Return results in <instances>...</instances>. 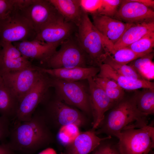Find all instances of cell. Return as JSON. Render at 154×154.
Segmentation results:
<instances>
[{
    "mask_svg": "<svg viewBox=\"0 0 154 154\" xmlns=\"http://www.w3.org/2000/svg\"><path fill=\"white\" fill-rule=\"evenodd\" d=\"M7 143L17 154H34L48 145L53 137L41 112L36 110L30 119L15 121L11 125Z\"/></svg>",
    "mask_w": 154,
    "mask_h": 154,
    "instance_id": "cell-1",
    "label": "cell"
},
{
    "mask_svg": "<svg viewBox=\"0 0 154 154\" xmlns=\"http://www.w3.org/2000/svg\"><path fill=\"white\" fill-rule=\"evenodd\" d=\"M108 112L95 131L97 135L105 133L116 137L124 129L148 125V116L138 110L134 95L125 96Z\"/></svg>",
    "mask_w": 154,
    "mask_h": 154,
    "instance_id": "cell-2",
    "label": "cell"
},
{
    "mask_svg": "<svg viewBox=\"0 0 154 154\" xmlns=\"http://www.w3.org/2000/svg\"><path fill=\"white\" fill-rule=\"evenodd\" d=\"M77 27L75 37L85 55L88 65L99 67L110 54L105 47L101 34L94 27L88 14L84 12Z\"/></svg>",
    "mask_w": 154,
    "mask_h": 154,
    "instance_id": "cell-3",
    "label": "cell"
},
{
    "mask_svg": "<svg viewBox=\"0 0 154 154\" xmlns=\"http://www.w3.org/2000/svg\"><path fill=\"white\" fill-rule=\"evenodd\" d=\"M121 154H150L154 147V128L147 125L123 130L116 137Z\"/></svg>",
    "mask_w": 154,
    "mask_h": 154,
    "instance_id": "cell-4",
    "label": "cell"
},
{
    "mask_svg": "<svg viewBox=\"0 0 154 154\" xmlns=\"http://www.w3.org/2000/svg\"><path fill=\"white\" fill-rule=\"evenodd\" d=\"M37 35L34 28L19 7L0 18V44L31 41L35 39Z\"/></svg>",
    "mask_w": 154,
    "mask_h": 154,
    "instance_id": "cell-5",
    "label": "cell"
},
{
    "mask_svg": "<svg viewBox=\"0 0 154 154\" xmlns=\"http://www.w3.org/2000/svg\"><path fill=\"white\" fill-rule=\"evenodd\" d=\"M48 99L42 103L46 106L44 111L42 112L50 128L71 124L78 127L86 125L87 119L81 112L57 97L49 101Z\"/></svg>",
    "mask_w": 154,
    "mask_h": 154,
    "instance_id": "cell-6",
    "label": "cell"
},
{
    "mask_svg": "<svg viewBox=\"0 0 154 154\" xmlns=\"http://www.w3.org/2000/svg\"><path fill=\"white\" fill-rule=\"evenodd\" d=\"M56 97L66 104L92 115L89 90L80 82H68L51 77Z\"/></svg>",
    "mask_w": 154,
    "mask_h": 154,
    "instance_id": "cell-7",
    "label": "cell"
},
{
    "mask_svg": "<svg viewBox=\"0 0 154 154\" xmlns=\"http://www.w3.org/2000/svg\"><path fill=\"white\" fill-rule=\"evenodd\" d=\"M56 51L44 63L50 69L70 68L89 67L85 55L76 37H72L60 44Z\"/></svg>",
    "mask_w": 154,
    "mask_h": 154,
    "instance_id": "cell-8",
    "label": "cell"
},
{
    "mask_svg": "<svg viewBox=\"0 0 154 154\" xmlns=\"http://www.w3.org/2000/svg\"><path fill=\"white\" fill-rule=\"evenodd\" d=\"M51 87L50 77L42 72L34 86L19 102L15 121L30 119L38 106L48 98L49 89Z\"/></svg>",
    "mask_w": 154,
    "mask_h": 154,
    "instance_id": "cell-9",
    "label": "cell"
},
{
    "mask_svg": "<svg viewBox=\"0 0 154 154\" xmlns=\"http://www.w3.org/2000/svg\"><path fill=\"white\" fill-rule=\"evenodd\" d=\"M20 9L37 35L43 27L61 16L49 0H25Z\"/></svg>",
    "mask_w": 154,
    "mask_h": 154,
    "instance_id": "cell-10",
    "label": "cell"
},
{
    "mask_svg": "<svg viewBox=\"0 0 154 154\" xmlns=\"http://www.w3.org/2000/svg\"><path fill=\"white\" fill-rule=\"evenodd\" d=\"M42 72L31 67L0 74L3 80L19 103L34 86Z\"/></svg>",
    "mask_w": 154,
    "mask_h": 154,
    "instance_id": "cell-11",
    "label": "cell"
},
{
    "mask_svg": "<svg viewBox=\"0 0 154 154\" xmlns=\"http://www.w3.org/2000/svg\"><path fill=\"white\" fill-rule=\"evenodd\" d=\"M76 27L73 23L66 21L60 16L41 29L35 40L59 45L72 37Z\"/></svg>",
    "mask_w": 154,
    "mask_h": 154,
    "instance_id": "cell-12",
    "label": "cell"
},
{
    "mask_svg": "<svg viewBox=\"0 0 154 154\" xmlns=\"http://www.w3.org/2000/svg\"><path fill=\"white\" fill-rule=\"evenodd\" d=\"M93 117L92 129L98 128L105 114L115 105L104 91L94 80L93 78L87 79Z\"/></svg>",
    "mask_w": 154,
    "mask_h": 154,
    "instance_id": "cell-13",
    "label": "cell"
},
{
    "mask_svg": "<svg viewBox=\"0 0 154 154\" xmlns=\"http://www.w3.org/2000/svg\"><path fill=\"white\" fill-rule=\"evenodd\" d=\"M115 16L131 24L154 21V11L133 0H122Z\"/></svg>",
    "mask_w": 154,
    "mask_h": 154,
    "instance_id": "cell-14",
    "label": "cell"
},
{
    "mask_svg": "<svg viewBox=\"0 0 154 154\" xmlns=\"http://www.w3.org/2000/svg\"><path fill=\"white\" fill-rule=\"evenodd\" d=\"M0 74L19 71L31 67L33 65L24 57L12 43L0 44Z\"/></svg>",
    "mask_w": 154,
    "mask_h": 154,
    "instance_id": "cell-15",
    "label": "cell"
},
{
    "mask_svg": "<svg viewBox=\"0 0 154 154\" xmlns=\"http://www.w3.org/2000/svg\"><path fill=\"white\" fill-rule=\"evenodd\" d=\"M92 15V23L96 28L114 44L119 39L125 31L133 24L97 13Z\"/></svg>",
    "mask_w": 154,
    "mask_h": 154,
    "instance_id": "cell-16",
    "label": "cell"
},
{
    "mask_svg": "<svg viewBox=\"0 0 154 154\" xmlns=\"http://www.w3.org/2000/svg\"><path fill=\"white\" fill-rule=\"evenodd\" d=\"M24 57L45 63L56 50L58 44L48 43L37 40L13 43Z\"/></svg>",
    "mask_w": 154,
    "mask_h": 154,
    "instance_id": "cell-17",
    "label": "cell"
},
{
    "mask_svg": "<svg viewBox=\"0 0 154 154\" xmlns=\"http://www.w3.org/2000/svg\"><path fill=\"white\" fill-rule=\"evenodd\" d=\"M37 70L50 77L68 82H75L93 78L98 73V67H76L70 68L50 69L34 66Z\"/></svg>",
    "mask_w": 154,
    "mask_h": 154,
    "instance_id": "cell-18",
    "label": "cell"
},
{
    "mask_svg": "<svg viewBox=\"0 0 154 154\" xmlns=\"http://www.w3.org/2000/svg\"><path fill=\"white\" fill-rule=\"evenodd\" d=\"M112 138L110 136L100 137L93 129L79 133L71 143L66 145L64 154H89L103 141Z\"/></svg>",
    "mask_w": 154,
    "mask_h": 154,
    "instance_id": "cell-19",
    "label": "cell"
},
{
    "mask_svg": "<svg viewBox=\"0 0 154 154\" xmlns=\"http://www.w3.org/2000/svg\"><path fill=\"white\" fill-rule=\"evenodd\" d=\"M99 68L100 71L96 76L112 80L124 90H133L140 88H154L153 82L144 79H135L122 75L106 64H102Z\"/></svg>",
    "mask_w": 154,
    "mask_h": 154,
    "instance_id": "cell-20",
    "label": "cell"
},
{
    "mask_svg": "<svg viewBox=\"0 0 154 154\" xmlns=\"http://www.w3.org/2000/svg\"><path fill=\"white\" fill-rule=\"evenodd\" d=\"M154 31V21L132 25L114 44L113 53L117 50L128 47L146 34Z\"/></svg>",
    "mask_w": 154,
    "mask_h": 154,
    "instance_id": "cell-21",
    "label": "cell"
},
{
    "mask_svg": "<svg viewBox=\"0 0 154 154\" xmlns=\"http://www.w3.org/2000/svg\"><path fill=\"white\" fill-rule=\"evenodd\" d=\"M49 1L65 21L72 22L77 26L83 13L80 6V0Z\"/></svg>",
    "mask_w": 154,
    "mask_h": 154,
    "instance_id": "cell-22",
    "label": "cell"
},
{
    "mask_svg": "<svg viewBox=\"0 0 154 154\" xmlns=\"http://www.w3.org/2000/svg\"><path fill=\"white\" fill-rule=\"evenodd\" d=\"M19 102L5 84L0 74V115L15 120Z\"/></svg>",
    "mask_w": 154,
    "mask_h": 154,
    "instance_id": "cell-23",
    "label": "cell"
},
{
    "mask_svg": "<svg viewBox=\"0 0 154 154\" xmlns=\"http://www.w3.org/2000/svg\"><path fill=\"white\" fill-rule=\"evenodd\" d=\"M93 79L115 104L125 97L124 90L114 81L106 78L96 76Z\"/></svg>",
    "mask_w": 154,
    "mask_h": 154,
    "instance_id": "cell-24",
    "label": "cell"
},
{
    "mask_svg": "<svg viewBox=\"0 0 154 154\" xmlns=\"http://www.w3.org/2000/svg\"><path fill=\"white\" fill-rule=\"evenodd\" d=\"M138 110L147 116L154 114V88H144L134 94Z\"/></svg>",
    "mask_w": 154,
    "mask_h": 154,
    "instance_id": "cell-25",
    "label": "cell"
},
{
    "mask_svg": "<svg viewBox=\"0 0 154 154\" xmlns=\"http://www.w3.org/2000/svg\"><path fill=\"white\" fill-rule=\"evenodd\" d=\"M153 57V54L151 52L133 61L129 65L144 79L150 81L154 79Z\"/></svg>",
    "mask_w": 154,
    "mask_h": 154,
    "instance_id": "cell-26",
    "label": "cell"
},
{
    "mask_svg": "<svg viewBox=\"0 0 154 154\" xmlns=\"http://www.w3.org/2000/svg\"><path fill=\"white\" fill-rule=\"evenodd\" d=\"M154 46V31L149 33L127 47L143 56L152 52Z\"/></svg>",
    "mask_w": 154,
    "mask_h": 154,
    "instance_id": "cell-27",
    "label": "cell"
},
{
    "mask_svg": "<svg viewBox=\"0 0 154 154\" xmlns=\"http://www.w3.org/2000/svg\"><path fill=\"white\" fill-rule=\"evenodd\" d=\"M103 63L109 65L122 75L135 79H144L132 67L129 65L117 63L113 59L110 54L108 55Z\"/></svg>",
    "mask_w": 154,
    "mask_h": 154,
    "instance_id": "cell-28",
    "label": "cell"
},
{
    "mask_svg": "<svg viewBox=\"0 0 154 154\" xmlns=\"http://www.w3.org/2000/svg\"><path fill=\"white\" fill-rule=\"evenodd\" d=\"M111 55L116 62L123 64H127L143 56L135 53L127 47L115 51Z\"/></svg>",
    "mask_w": 154,
    "mask_h": 154,
    "instance_id": "cell-29",
    "label": "cell"
},
{
    "mask_svg": "<svg viewBox=\"0 0 154 154\" xmlns=\"http://www.w3.org/2000/svg\"><path fill=\"white\" fill-rule=\"evenodd\" d=\"M122 1L120 0H102L96 13L112 17L115 16Z\"/></svg>",
    "mask_w": 154,
    "mask_h": 154,
    "instance_id": "cell-30",
    "label": "cell"
},
{
    "mask_svg": "<svg viewBox=\"0 0 154 154\" xmlns=\"http://www.w3.org/2000/svg\"><path fill=\"white\" fill-rule=\"evenodd\" d=\"M77 126L73 124L61 127L58 134V138L60 141L64 139L61 142L67 145L71 143L79 133L78 132Z\"/></svg>",
    "mask_w": 154,
    "mask_h": 154,
    "instance_id": "cell-31",
    "label": "cell"
},
{
    "mask_svg": "<svg viewBox=\"0 0 154 154\" xmlns=\"http://www.w3.org/2000/svg\"><path fill=\"white\" fill-rule=\"evenodd\" d=\"M111 138L102 141L91 154H121L117 143L110 140Z\"/></svg>",
    "mask_w": 154,
    "mask_h": 154,
    "instance_id": "cell-32",
    "label": "cell"
},
{
    "mask_svg": "<svg viewBox=\"0 0 154 154\" xmlns=\"http://www.w3.org/2000/svg\"><path fill=\"white\" fill-rule=\"evenodd\" d=\"M11 120L0 115V142L1 143H7L11 127Z\"/></svg>",
    "mask_w": 154,
    "mask_h": 154,
    "instance_id": "cell-33",
    "label": "cell"
},
{
    "mask_svg": "<svg viewBox=\"0 0 154 154\" xmlns=\"http://www.w3.org/2000/svg\"><path fill=\"white\" fill-rule=\"evenodd\" d=\"M102 0H80V5L83 11L88 14L96 13Z\"/></svg>",
    "mask_w": 154,
    "mask_h": 154,
    "instance_id": "cell-34",
    "label": "cell"
},
{
    "mask_svg": "<svg viewBox=\"0 0 154 154\" xmlns=\"http://www.w3.org/2000/svg\"><path fill=\"white\" fill-rule=\"evenodd\" d=\"M19 3L20 0H0V18L6 16L18 7Z\"/></svg>",
    "mask_w": 154,
    "mask_h": 154,
    "instance_id": "cell-35",
    "label": "cell"
},
{
    "mask_svg": "<svg viewBox=\"0 0 154 154\" xmlns=\"http://www.w3.org/2000/svg\"><path fill=\"white\" fill-rule=\"evenodd\" d=\"M0 154H17L10 147L7 143L0 144Z\"/></svg>",
    "mask_w": 154,
    "mask_h": 154,
    "instance_id": "cell-36",
    "label": "cell"
},
{
    "mask_svg": "<svg viewBox=\"0 0 154 154\" xmlns=\"http://www.w3.org/2000/svg\"><path fill=\"white\" fill-rule=\"evenodd\" d=\"M148 7L151 8L154 7V1L153 0H133Z\"/></svg>",
    "mask_w": 154,
    "mask_h": 154,
    "instance_id": "cell-37",
    "label": "cell"
},
{
    "mask_svg": "<svg viewBox=\"0 0 154 154\" xmlns=\"http://www.w3.org/2000/svg\"><path fill=\"white\" fill-rule=\"evenodd\" d=\"M39 154H57V153L53 149L48 148L43 150Z\"/></svg>",
    "mask_w": 154,
    "mask_h": 154,
    "instance_id": "cell-38",
    "label": "cell"
}]
</instances>
